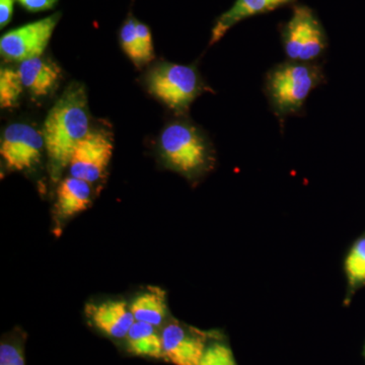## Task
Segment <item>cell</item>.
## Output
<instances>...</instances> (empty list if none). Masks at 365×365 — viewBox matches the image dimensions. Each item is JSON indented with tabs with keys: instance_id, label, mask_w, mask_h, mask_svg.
<instances>
[{
	"instance_id": "cell-23",
	"label": "cell",
	"mask_w": 365,
	"mask_h": 365,
	"mask_svg": "<svg viewBox=\"0 0 365 365\" xmlns=\"http://www.w3.org/2000/svg\"><path fill=\"white\" fill-rule=\"evenodd\" d=\"M14 0H0V28L9 25L13 20Z\"/></svg>"
},
{
	"instance_id": "cell-11",
	"label": "cell",
	"mask_w": 365,
	"mask_h": 365,
	"mask_svg": "<svg viewBox=\"0 0 365 365\" xmlns=\"http://www.w3.org/2000/svg\"><path fill=\"white\" fill-rule=\"evenodd\" d=\"M294 1L295 0H235L230 9L216 19L211 31L209 46L220 42L225 34L240 21L275 11L281 6L294 4Z\"/></svg>"
},
{
	"instance_id": "cell-10",
	"label": "cell",
	"mask_w": 365,
	"mask_h": 365,
	"mask_svg": "<svg viewBox=\"0 0 365 365\" xmlns=\"http://www.w3.org/2000/svg\"><path fill=\"white\" fill-rule=\"evenodd\" d=\"M86 317L101 332L115 339L126 338L135 319L123 300H108L86 307Z\"/></svg>"
},
{
	"instance_id": "cell-1",
	"label": "cell",
	"mask_w": 365,
	"mask_h": 365,
	"mask_svg": "<svg viewBox=\"0 0 365 365\" xmlns=\"http://www.w3.org/2000/svg\"><path fill=\"white\" fill-rule=\"evenodd\" d=\"M85 88L73 83L51 108L44 121L43 137L53 182L68 168L74 148L90 132Z\"/></svg>"
},
{
	"instance_id": "cell-3",
	"label": "cell",
	"mask_w": 365,
	"mask_h": 365,
	"mask_svg": "<svg viewBox=\"0 0 365 365\" xmlns=\"http://www.w3.org/2000/svg\"><path fill=\"white\" fill-rule=\"evenodd\" d=\"M160 155L168 165L190 180L203 176L215 162L207 137L187 121L170 123L160 136Z\"/></svg>"
},
{
	"instance_id": "cell-9",
	"label": "cell",
	"mask_w": 365,
	"mask_h": 365,
	"mask_svg": "<svg viewBox=\"0 0 365 365\" xmlns=\"http://www.w3.org/2000/svg\"><path fill=\"white\" fill-rule=\"evenodd\" d=\"M163 359L175 365H199L206 347V334L178 322L163 329Z\"/></svg>"
},
{
	"instance_id": "cell-22",
	"label": "cell",
	"mask_w": 365,
	"mask_h": 365,
	"mask_svg": "<svg viewBox=\"0 0 365 365\" xmlns=\"http://www.w3.org/2000/svg\"><path fill=\"white\" fill-rule=\"evenodd\" d=\"M23 9L30 13H42L54 9L58 0H16Z\"/></svg>"
},
{
	"instance_id": "cell-2",
	"label": "cell",
	"mask_w": 365,
	"mask_h": 365,
	"mask_svg": "<svg viewBox=\"0 0 365 365\" xmlns=\"http://www.w3.org/2000/svg\"><path fill=\"white\" fill-rule=\"evenodd\" d=\"M326 83L323 66L319 63L287 61L269 69L264 81V93L273 114L280 122L304 112L312 91Z\"/></svg>"
},
{
	"instance_id": "cell-21",
	"label": "cell",
	"mask_w": 365,
	"mask_h": 365,
	"mask_svg": "<svg viewBox=\"0 0 365 365\" xmlns=\"http://www.w3.org/2000/svg\"><path fill=\"white\" fill-rule=\"evenodd\" d=\"M137 36H138L139 46H140L141 55H143V64L151 61L155 57L153 51V35L150 26L143 21H137Z\"/></svg>"
},
{
	"instance_id": "cell-15",
	"label": "cell",
	"mask_w": 365,
	"mask_h": 365,
	"mask_svg": "<svg viewBox=\"0 0 365 365\" xmlns=\"http://www.w3.org/2000/svg\"><path fill=\"white\" fill-rule=\"evenodd\" d=\"M128 351L136 356L163 359L162 333L157 327L143 322H134L126 336Z\"/></svg>"
},
{
	"instance_id": "cell-17",
	"label": "cell",
	"mask_w": 365,
	"mask_h": 365,
	"mask_svg": "<svg viewBox=\"0 0 365 365\" xmlns=\"http://www.w3.org/2000/svg\"><path fill=\"white\" fill-rule=\"evenodd\" d=\"M25 86L20 73L13 68H2L0 71V106L2 109H9L18 104Z\"/></svg>"
},
{
	"instance_id": "cell-18",
	"label": "cell",
	"mask_w": 365,
	"mask_h": 365,
	"mask_svg": "<svg viewBox=\"0 0 365 365\" xmlns=\"http://www.w3.org/2000/svg\"><path fill=\"white\" fill-rule=\"evenodd\" d=\"M137 21L132 14L124 21L120 28L119 39L122 48L127 56L136 64L143 66V55H141L140 46H139L138 36H137Z\"/></svg>"
},
{
	"instance_id": "cell-13",
	"label": "cell",
	"mask_w": 365,
	"mask_h": 365,
	"mask_svg": "<svg viewBox=\"0 0 365 365\" xmlns=\"http://www.w3.org/2000/svg\"><path fill=\"white\" fill-rule=\"evenodd\" d=\"M18 71L25 88L37 98L49 95L58 83L61 74L56 63L42 57L21 62Z\"/></svg>"
},
{
	"instance_id": "cell-5",
	"label": "cell",
	"mask_w": 365,
	"mask_h": 365,
	"mask_svg": "<svg viewBox=\"0 0 365 365\" xmlns=\"http://www.w3.org/2000/svg\"><path fill=\"white\" fill-rule=\"evenodd\" d=\"M146 81L150 93L178 113L188 111L190 105L207 90L195 67L170 62L151 69Z\"/></svg>"
},
{
	"instance_id": "cell-4",
	"label": "cell",
	"mask_w": 365,
	"mask_h": 365,
	"mask_svg": "<svg viewBox=\"0 0 365 365\" xmlns=\"http://www.w3.org/2000/svg\"><path fill=\"white\" fill-rule=\"evenodd\" d=\"M281 41L287 60L314 63L325 54L328 37L316 13L307 6L297 4L292 18L281 26Z\"/></svg>"
},
{
	"instance_id": "cell-16",
	"label": "cell",
	"mask_w": 365,
	"mask_h": 365,
	"mask_svg": "<svg viewBox=\"0 0 365 365\" xmlns=\"http://www.w3.org/2000/svg\"><path fill=\"white\" fill-rule=\"evenodd\" d=\"M347 289L344 299V306H349L353 295L360 288L365 287V234L360 235L345 255L343 262Z\"/></svg>"
},
{
	"instance_id": "cell-14",
	"label": "cell",
	"mask_w": 365,
	"mask_h": 365,
	"mask_svg": "<svg viewBox=\"0 0 365 365\" xmlns=\"http://www.w3.org/2000/svg\"><path fill=\"white\" fill-rule=\"evenodd\" d=\"M130 309L137 322L162 326L168 316L167 294L160 287H150L137 295L131 302Z\"/></svg>"
},
{
	"instance_id": "cell-12",
	"label": "cell",
	"mask_w": 365,
	"mask_h": 365,
	"mask_svg": "<svg viewBox=\"0 0 365 365\" xmlns=\"http://www.w3.org/2000/svg\"><path fill=\"white\" fill-rule=\"evenodd\" d=\"M93 200L90 182L74 177L62 180L57 187L55 213L59 220H66L83 212Z\"/></svg>"
},
{
	"instance_id": "cell-19",
	"label": "cell",
	"mask_w": 365,
	"mask_h": 365,
	"mask_svg": "<svg viewBox=\"0 0 365 365\" xmlns=\"http://www.w3.org/2000/svg\"><path fill=\"white\" fill-rule=\"evenodd\" d=\"M199 365H237L234 353L223 341H213L207 345Z\"/></svg>"
},
{
	"instance_id": "cell-7",
	"label": "cell",
	"mask_w": 365,
	"mask_h": 365,
	"mask_svg": "<svg viewBox=\"0 0 365 365\" xmlns=\"http://www.w3.org/2000/svg\"><path fill=\"white\" fill-rule=\"evenodd\" d=\"M114 144L109 132L90 130L72 153L68 169L71 176L93 185L100 181L111 162Z\"/></svg>"
},
{
	"instance_id": "cell-8",
	"label": "cell",
	"mask_w": 365,
	"mask_h": 365,
	"mask_svg": "<svg viewBox=\"0 0 365 365\" xmlns=\"http://www.w3.org/2000/svg\"><path fill=\"white\" fill-rule=\"evenodd\" d=\"M45 150L44 137L31 125L14 123L4 131L0 155L6 168L16 172L33 169Z\"/></svg>"
},
{
	"instance_id": "cell-6",
	"label": "cell",
	"mask_w": 365,
	"mask_h": 365,
	"mask_svg": "<svg viewBox=\"0 0 365 365\" xmlns=\"http://www.w3.org/2000/svg\"><path fill=\"white\" fill-rule=\"evenodd\" d=\"M60 19L61 13H56L9 31L0 39L2 56L20 62L41 57Z\"/></svg>"
},
{
	"instance_id": "cell-20",
	"label": "cell",
	"mask_w": 365,
	"mask_h": 365,
	"mask_svg": "<svg viewBox=\"0 0 365 365\" xmlns=\"http://www.w3.org/2000/svg\"><path fill=\"white\" fill-rule=\"evenodd\" d=\"M0 365H25V353L21 341L4 340L0 344Z\"/></svg>"
}]
</instances>
